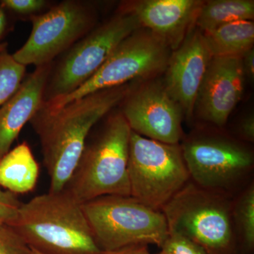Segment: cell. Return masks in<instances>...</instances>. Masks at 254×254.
<instances>
[{
    "mask_svg": "<svg viewBox=\"0 0 254 254\" xmlns=\"http://www.w3.org/2000/svg\"><path fill=\"white\" fill-rule=\"evenodd\" d=\"M21 204L16 194L0 187V223L11 225L16 220Z\"/></svg>",
    "mask_w": 254,
    "mask_h": 254,
    "instance_id": "24",
    "label": "cell"
},
{
    "mask_svg": "<svg viewBox=\"0 0 254 254\" xmlns=\"http://www.w3.org/2000/svg\"><path fill=\"white\" fill-rule=\"evenodd\" d=\"M254 18L253 0H210L203 1L195 26L206 33L227 23L252 21Z\"/></svg>",
    "mask_w": 254,
    "mask_h": 254,
    "instance_id": "18",
    "label": "cell"
},
{
    "mask_svg": "<svg viewBox=\"0 0 254 254\" xmlns=\"http://www.w3.org/2000/svg\"><path fill=\"white\" fill-rule=\"evenodd\" d=\"M239 133L241 137L245 141L254 142V117L253 115H249L242 120L239 127Z\"/></svg>",
    "mask_w": 254,
    "mask_h": 254,
    "instance_id": "25",
    "label": "cell"
},
{
    "mask_svg": "<svg viewBox=\"0 0 254 254\" xmlns=\"http://www.w3.org/2000/svg\"><path fill=\"white\" fill-rule=\"evenodd\" d=\"M131 196L161 210L190 182L181 145L145 138L131 130L128 148Z\"/></svg>",
    "mask_w": 254,
    "mask_h": 254,
    "instance_id": "7",
    "label": "cell"
},
{
    "mask_svg": "<svg viewBox=\"0 0 254 254\" xmlns=\"http://www.w3.org/2000/svg\"><path fill=\"white\" fill-rule=\"evenodd\" d=\"M26 71V66L17 63L7 50L0 53V108L17 91Z\"/></svg>",
    "mask_w": 254,
    "mask_h": 254,
    "instance_id": "20",
    "label": "cell"
},
{
    "mask_svg": "<svg viewBox=\"0 0 254 254\" xmlns=\"http://www.w3.org/2000/svg\"><path fill=\"white\" fill-rule=\"evenodd\" d=\"M245 73L242 57H213L195 100L202 120L221 127L242 99Z\"/></svg>",
    "mask_w": 254,
    "mask_h": 254,
    "instance_id": "12",
    "label": "cell"
},
{
    "mask_svg": "<svg viewBox=\"0 0 254 254\" xmlns=\"http://www.w3.org/2000/svg\"><path fill=\"white\" fill-rule=\"evenodd\" d=\"M140 28L136 16L121 8L109 20L97 25L58 62H53L44 103L76 91L97 72L122 41Z\"/></svg>",
    "mask_w": 254,
    "mask_h": 254,
    "instance_id": "6",
    "label": "cell"
},
{
    "mask_svg": "<svg viewBox=\"0 0 254 254\" xmlns=\"http://www.w3.org/2000/svg\"><path fill=\"white\" fill-rule=\"evenodd\" d=\"M8 28H9L8 12L0 4V43H1V39L7 33Z\"/></svg>",
    "mask_w": 254,
    "mask_h": 254,
    "instance_id": "28",
    "label": "cell"
},
{
    "mask_svg": "<svg viewBox=\"0 0 254 254\" xmlns=\"http://www.w3.org/2000/svg\"><path fill=\"white\" fill-rule=\"evenodd\" d=\"M203 1L200 0H143L125 3L121 9L136 16L148 30L175 50L195 26Z\"/></svg>",
    "mask_w": 254,
    "mask_h": 254,
    "instance_id": "14",
    "label": "cell"
},
{
    "mask_svg": "<svg viewBox=\"0 0 254 254\" xmlns=\"http://www.w3.org/2000/svg\"><path fill=\"white\" fill-rule=\"evenodd\" d=\"M53 64L36 67L0 108V159L9 151L23 127L31 122L44 103Z\"/></svg>",
    "mask_w": 254,
    "mask_h": 254,
    "instance_id": "15",
    "label": "cell"
},
{
    "mask_svg": "<svg viewBox=\"0 0 254 254\" xmlns=\"http://www.w3.org/2000/svg\"><path fill=\"white\" fill-rule=\"evenodd\" d=\"M82 205L66 190L49 191L22 203L10 226L45 254H100Z\"/></svg>",
    "mask_w": 254,
    "mask_h": 254,
    "instance_id": "2",
    "label": "cell"
},
{
    "mask_svg": "<svg viewBox=\"0 0 254 254\" xmlns=\"http://www.w3.org/2000/svg\"><path fill=\"white\" fill-rule=\"evenodd\" d=\"M110 113L98 135L86 141L64 188L82 204L104 195H131L128 163L131 129L121 111Z\"/></svg>",
    "mask_w": 254,
    "mask_h": 254,
    "instance_id": "3",
    "label": "cell"
},
{
    "mask_svg": "<svg viewBox=\"0 0 254 254\" xmlns=\"http://www.w3.org/2000/svg\"><path fill=\"white\" fill-rule=\"evenodd\" d=\"M31 254H45L39 252V251L35 250V249L31 248Z\"/></svg>",
    "mask_w": 254,
    "mask_h": 254,
    "instance_id": "30",
    "label": "cell"
},
{
    "mask_svg": "<svg viewBox=\"0 0 254 254\" xmlns=\"http://www.w3.org/2000/svg\"><path fill=\"white\" fill-rule=\"evenodd\" d=\"M171 49L161 39L143 28L125 38L97 72L71 94L43 103L58 109L95 92L123 86L165 71Z\"/></svg>",
    "mask_w": 254,
    "mask_h": 254,
    "instance_id": "8",
    "label": "cell"
},
{
    "mask_svg": "<svg viewBox=\"0 0 254 254\" xmlns=\"http://www.w3.org/2000/svg\"><path fill=\"white\" fill-rule=\"evenodd\" d=\"M148 254H150V253H148ZM158 254H164L163 252H160V253H159Z\"/></svg>",
    "mask_w": 254,
    "mask_h": 254,
    "instance_id": "31",
    "label": "cell"
},
{
    "mask_svg": "<svg viewBox=\"0 0 254 254\" xmlns=\"http://www.w3.org/2000/svg\"><path fill=\"white\" fill-rule=\"evenodd\" d=\"M181 148L190 179L206 190L231 195L253 169V153L225 137H193Z\"/></svg>",
    "mask_w": 254,
    "mask_h": 254,
    "instance_id": "10",
    "label": "cell"
},
{
    "mask_svg": "<svg viewBox=\"0 0 254 254\" xmlns=\"http://www.w3.org/2000/svg\"><path fill=\"white\" fill-rule=\"evenodd\" d=\"M8 43L6 42H1L0 43V53L7 50Z\"/></svg>",
    "mask_w": 254,
    "mask_h": 254,
    "instance_id": "29",
    "label": "cell"
},
{
    "mask_svg": "<svg viewBox=\"0 0 254 254\" xmlns=\"http://www.w3.org/2000/svg\"><path fill=\"white\" fill-rule=\"evenodd\" d=\"M148 246L134 245L111 252H102L100 254H148Z\"/></svg>",
    "mask_w": 254,
    "mask_h": 254,
    "instance_id": "27",
    "label": "cell"
},
{
    "mask_svg": "<svg viewBox=\"0 0 254 254\" xmlns=\"http://www.w3.org/2000/svg\"><path fill=\"white\" fill-rule=\"evenodd\" d=\"M231 195L189 182L166 203L163 212L169 233L187 237L207 254H235L237 235Z\"/></svg>",
    "mask_w": 254,
    "mask_h": 254,
    "instance_id": "4",
    "label": "cell"
},
{
    "mask_svg": "<svg viewBox=\"0 0 254 254\" xmlns=\"http://www.w3.org/2000/svg\"><path fill=\"white\" fill-rule=\"evenodd\" d=\"M82 205L102 252L134 245H154L161 248L169 236L163 212L131 195H104Z\"/></svg>",
    "mask_w": 254,
    "mask_h": 254,
    "instance_id": "5",
    "label": "cell"
},
{
    "mask_svg": "<svg viewBox=\"0 0 254 254\" xmlns=\"http://www.w3.org/2000/svg\"><path fill=\"white\" fill-rule=\"evenodd\" d=\"M242 65L245 76H249L251 79L254 77V50H249L242 57Z\"/></svg>",
    "mask_w": 254,
    "mask_h": 254,
    "instance_id": "26",
    "label": "cell"
},
{
    "mask_svg": "<svg viewBox=\"0 0 254 254\" xmlns=\"http://www.w3.org/2000/svg\"><path fill=\"white\" fill-rule=\"evenodd\" d=\"M39 174V164L26 141L0 159V187L14 194L27 193L34 190Z\"/></svg>",
    "mask_w": 254,
    "mask_h": 254,
    "instance_id": "16",
    "label": "cell"
},
{
    "mask_svg": "<svg viewBox=\"0 0 254 254\" xmlns=\"http://www.w3.org/2000/svg\"><path fill=\"white\" fill-rule=\"evenodd\" d=\"M212 58L203 33L195 26L170 55L163 86L189 120L193 116L197 95Z\"/></svg>",
    "mask_w": 254,
    "mask_h": 254,
    "instance_id": "13",
    "label": "cell"
},
{
    "mask_svg": "<svg viewBox=\"0 0 254 254\" xmlns=\"http://www.w3.org/2000/svg\"><path fill=\"white\" fill-rule=\"evenodd\" d=\"M98 9L82 0H64L28 18L32 31L27 41L12 54L23 66L53 63L97 26Z\"/></svg>",
    "mask_w": 254,
    "mask_h": 254,
    "instance_id": "9",
    "label": "cell"
},
{
    "mask_svg": "<svg viewBox=\"0 0 254 254\" xmlns=\"http://www.w3.org/2000/svg\"><path fill=\"white\" fill-rule=\"evenodd\" d=\"M164 254H207L205 251L187 237L176 233L169 236L161 247Z\"/></svg>",
    "mask_w": 254,
    "mask_h": 254,
    "instance_id": "23",
    "label": "cell"
},
{
    "mask_svg": "<svg viewBox=\"0 0 254 254\" xmlns=\"http://www.w3.org/2000/svg\"><path fill=\"white\" fill-rule=\"evenodd\" d=\"M203 36L212 57H242L254 48V23L253 21L227 23L203 33Z\"/></svg>",
    "mask_w": 254,
    "mask_h": 254,
    "instance_id": "17",
    "label": "cell"
},
{
    "mask_svg": "<svg viewBox=\"0 0 254 254\" xmlns=\"http://www.w3.org/2000/svg\"><path fill=\"white\" fill-rule=\"evenodd\" d=\"M120 105L132 131L155 141L179 144L183 134V112L163 83L153 81L137 89L131 88Z\"/></svg>",
    "mask_w": 254,
    "mask_h": 254,
    "instance_id": "11",
    "label": "cell"
},
{
    "mask_svg": "<svg viewBox=\"0 0 254 254\" xmlns=\"http://www.w3.org/2000/svg\"><path fill=\"white\" fill-rule=\"evenodd\" d=\"M0 254H31V248L12 227L0 223Z\"/></svg>",
    "mask_w": 254,
    "mask_h": 254,
    "instance_id": "22",
    "label": "cell"
},
{
    "mask_svg": "<svg viewBox=\"0 0 254 254\" xmlns=\"http://www.w3.org/2000/svg\"><path fill=\"white\" fill-rule=\"evenodd\" d=\"M131 88L127 83L95 92L58 109L42 105L31 123L41 141L50 192L64 190L92 128L121 103Z\"/></svg>",
    "mask_w": 254,
    "mask_h": 254,
    "instance_id": "1",
    "label": "cell"
},
{
    "mask_svg": "<svg viewBox=\"0 0 254 254\" xmlns=\"http://www.w3.org/2000/svg\"><path fill=\"white\" fill-rule=\"evenodd\" d=\"M0 4L9 14L27 18L42 14L53 6L46 0H1Z\"/></svg>",
    "mask_w": 254,
    "mask_h": 254,
    "instance_id": "21",
    "label": "cell"
},
{
    "mask_svg": "<svg viewBox=\"0 0 254 254\" xmlns=\"http://www.w3.org/2000/svg\"><path fill=\"white\" fill-rule=\"evenodd\" d=\"M234 225L245 250L252 251L254 247V185L251 184L242 191L232 210Z\"/></svg>",
    "mask_w": 254,
    "mask_h": 254,
    "instance_id": "19",
    "label": "cell"
}]
</instances>
